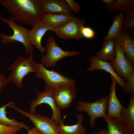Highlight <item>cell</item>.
I'll list each match as a JSON object with an SVG mask.
<instances>
[{"instance_id": "11", "label": "cell", "mask_w": 134, "mask_h": 134, "mask_svg": "<svg viewBox=\"0 0 134 134\" xmlns=\"http://www.w3.org/2000/svg\"><path fill=\"white\" fill-rule=\"evenodd\" d=\"M115 46L116 57L109 62L117 75L125 80L128 78L130 73L134 71V65L127 60L122 49L116 41Z\"/></svg>"}, {"instance_id": "16", "label": "cell", "mask_w": 134, "mask_h": 134, "mask_svg": "<svg viewBox=\"0 0 134 134\" xmlns=\"http://www.w3.org/2000/svg\"><path fill=\"white\" fill-rule=\"evenodd\" d=\"M91 65L87 70L88 71L92 72L95 70H104L110 73L115 79L119 86L124 89V80L120 78L111 66L109 61H103L99 60L96 56L89 57Z\"/></svg>"}, {"instance_id": "17", "label": "cell", "mask_w": 134, "mask_h": 134, "mask_svg": "<svg viewBox=\"0 0 134 134\" xmlns=\"http://www.w3.org/2000/svg\"><path fill=\"white\" fill-rule=\"evenodd\" d=\"M66 117L65 116L57 124V127L60 134H86V128L82 125L83 116L82 113L76 116L78 122L76 124L73 125L64 124V120Z\"/></svg>"}, {"instance_id": "20", "label": "cell", "mask_w": 134, "mask_h": 134, "mask_svg": "<svg viewBox=\"0 0 134 134\" xmlns=\"http://www.w3.org/2000/svg\"><path fill=\"white\" fill-rule=\"evenodd\" d=\"M122 121L130 130L134 132V95L131 94L129 103L127 107H124L121 113Z\"/></svg>"}, {"instance_id": "13", "label": "cell", "mask_w": 134, "mask_h": 134, "mask_svg": "<svg viewBox=\"0 0 134 134\" xmlns=\"http://www.w3.org/2000/svg\"><path fill=\"white\" fill-rule=\"evenodd\" d=\"M112 83L109 89L110 94L108 100L107 112V117L114 118L122 121L121 113L124 107L118 99L116 95L117 82L114 78L110 75Z\"/></svg>"}, {"instance_id": "14", "label": "cell", "mask_w": 134, "mask_h": 134, "mask_svg": "<svg viewBox=\"0 0 134 134\" xmlns=\"http://www.w3.org/2000/svg\"><path fill=\"white\" fill-rule=\"evenodd\" d=\"M115 40L123 51L127 60L134 64V40L128 32L123 28Z\"/></svg>"}, {"instance_id": "30", "label": "cell", "mask_w": 134, "mask_h": 134, "mask_svg": "<svg viewBox=\"0 0 134 134\" xmlns=\"http://www.w3.org/2000/svg\"><path fill=\"white\" fill-rule=\"evenodd\" d=\"M8 84L5 75L0 73V92Z\"/></svg>"}, {"instance_id": "21", "label": "cell", "mask_w": 134, "mask_h": 134, "mask_svg": "<svg viewBox=\"0 0 134 134\" xmlns=\"http://www.w3.org/2000/svg\"><path fill=\"white\" fill-rule=\"evenodd\" d=\"M103 119L107 123L106 134H134V132L128 129L122 121L107 117Z\"/></svg>"}, {"instance_id": "10", "label": "cell", "mask_w": 134, "mask_h": 134, "mask_svg": "<svg viewBox=\"0 0 134 134\" xmlns=\"http://www.w3.org/2000/svg\"><path fill=\"white\" fill-rule=\"evenodd\" d=\"M37 97L33 100L31 103L29 112L32 114L36 113L35 108L38 105L45 103L49 105L52 111L51 118L57 123L61 120L62 114L61 109L57 107L52 94V90L45 89L42 92L36 91Z\"/></svg>"}, {"instance_id": "29", "label": "cell", "mask_w": 134, "mask_h": 134, "mask_svg": "<svg viewBox=\"0 0 134 134\" xmlns=\"http://www.w3.org/2000/svg\"><path fill=\"white\" fill-rule=\"evenodd\" d=\"M71 11L74 13L78 14L80 11V7L73 0H65Z\"/></svg>"}, {"instance_id": "7", "label": "cell", "mask_w": 134, "mask_h": 134, "mask_svg": "<svg viewBox=\"0 0 134 134\" xmlns=\"http://www.w3.org/2000/svg\"><path fill=\"white\" fill-rule=\"evenodd\" d=\"M46 53L40 60L45 68L54 67L57 62L65 57L73 56L82 53L75 51H68L63 50L57 44L54 36L49 34L46 45Z\"/></svg>"}, {"instance_id": "19", "label": "cell", "mask_w": 134, "mask_h": 134, "mask_svg": "<svg viewBox=\"0 0 134 134\" xmlns=\"http://www.w3.org/2000/svg\"><path fill=\"white\" fill-rule=\"evenodd\" d=\"M115 39L104 41L101 49L96 53L97 58L103 61L110 62L116 56Z\"/></svg>"}, {"instance_id": "8", "label": "cell", "mask_w": 134, "mask_h": 134, "mask_svg": "<svg viewBox=\"0 0 134 134\" xmlns=\"http://www.w3.org/2000/svg\"><path fill=\"white\" fill-rule=\"evenodd\" d=\"M77 89L75 83L66 84L55 87L52 94L60 109L68 107L75 99Z\"/></svg>"}, {"instance_id": "6", "label": "cell", "mask_w": 134, "mask_h": 134, "mask_svg": "<svg viewBox=\"0 0 134 134\" xmlns=\"http://www.w3.org/2000/svg\"><path fill=\"white\" fill-rule=\"evenodd\" d=\"M8 106L29 119L40 134H60L57 127V124L51 118L23 110L17 107L13 102H11Z\"/></svg>"}, {"instance_id": "27", "label": "cell", "mask_w": 134, "mask_h": 134, "mask_svg": "<svg viewBox=\"0 0 134 134\" xmlns=\"http://www.w3.org/2000/svg\"><path fill=\"white\" fill-rule=\"evenodd\" d=\"M22 128L20 126H6L0 123V134H16Z\"/></svg>"}, {"instance_id": "26", "label": "cell", "mask_w": 134, "mask_h": 134, "mask_svg": "<svg viewBox=\"0 0 134 134\" xmlns=\"http://www.w3.org/2000/svg\"><path fill=\"white\" fill-rule=\"evenodd\" d=\"M123 28L130 31L134 29V10L129 12L126 15L123 22Z\"/></svg>"}, {"instance_id": "12", "label": "cell", "mask_w": 134, "mask_h": 134, "mask_svg": "<svg viewBox=\"0 0 134 134\" xmlns=\"http://www.w3.org/2000/svg\"><path fill=\"white\" fill-rule=\"evenodd\" d=\"M53 30V28L45 24L41 20L29 31L28 37L30 44L34 46L43 55L46 50V48L42 45V39L47 32Z\"/></svg>"}, {"instance_id": "3", "label": "cell", "mask_w": 134, "mask_h": 134, "mask_svg": "<svg viewBox=\"0 0 134 134\" xmlns=\"http://www.w3.org/2000/svg\"><path fill=\"white\" fill-rule=\"evenodd\" d=\"M0 20L7 24L13 31V34L11 36L6 35L0 32L1 42L4 44H7L17 41L22 43L25 47V51L26 54L32 52L34 47L30 44L28 37L29 30L26 27L20 25H18L15 22L12 16L8 19L4 18L0 16Z\"/></svg>"}, {"instance_id": "24", "label": "cell", "mask_w": 134, "mask_h": 134, "mask_svg": "<svg viewBox=\"0 0 134 134\" xmlns=\"http://www.w3.org/2000/svg\"><path fill=\"white\" fill-rule=\"evenodd\" d=\"M10 102L0 108V123L2 125L10 126H20L28 131L30 127L26 125L24 122H19L16 120L15 118L10 119L6 116L5 109L6 107L10 104Z\"/></svg>"}, {"instance_id": "1", "label": "cell", "mask_w": 134, "mask_h": 134, "mask_svg": "<svg viewBox=\"0 0 134 134\" xmlns=\"http://www.w3.org/2000/svg\"><path fill=\"white\" fill-rule=\"evenodd\" d=\"M0 4L15 21L32 26L41 20L45 13L40 0H0Z\"/></svg>"}, {"instance_id": "18", "label": "cell", "mask_w": 134, "mask_h": 134, "mask_svg": "<svg viewBox=\"0 0 134 134\" xmlns=\"http://www.w3.org/2000/svg\"><path fill=\"white\" fill-rule=\"evenodd\" d=\"M74 17L72 14L45 13L41 20L45 24L53 29L62 26Z\"/></svg>"}, {"instance_id": "31", "label": "cell", "mask_w": 134, "mask_h": 134, "mask_svg": "<svg viewBox=\"0 0 134 134\" xmlns=\"http://www.w3.org/2000/svg\"><path fill=\"white\" fill-rule=\"evenodd\" d=\"M100 1L103 2L105 7L107 8L112 5L115 3V0H100Z\"/></svg>"}, {"instance_id": "32", "label": "cell", "mask_w": 134, "mask_h": 134, "mask_svg": "<svg viewBox=\"0 0 134 134\" xmlns=\"http://www.w3.org/2000/svg\"><path fill=\"white\" fill-rule=\"evenodd\" d=\"M28 132V134H40L35 127H34L31 129H30Z\"/></svg>"}, {"instance_id": "28", "label": "cell", "mask_w": 134, "mask_h": 134, "mask_svg": "<svg viewBox=\"0 0 134 134\" xmlns=\"http://www.w3.org/2000/svg\"><path fill=\"white\" fill-rule=\"evenodd\" d=\"M81 32L83 38L88 39L94 38L96 35L95 32L89 27H83L81 29Z\"/></svg>"}, {"instance_id": "22", "label": "cell", "mask_w": 134, "mask_h": 134, "mask_svg": "<svg viewBox=\"0 0 134 134\" xmlns=\"http://www.w3.org/2000/svg\"><path fill=\"white\" fill-rule=\"evenodd\" d=\"M124 15L121 12L115 15L112 21L113 23L107 35L104 37V41L115 39L120 34L123 28Z\"/></svg>"}, {"instance_id": "5", "label": "cell", "mask_w": 134, "mask_h": 134, "mask_svg": "<svg viewBox=\"0 0 134 134\" xmlns=\"http://www.w3.org/2000/svg\"><path fill=\"white\" fill-rule=\"evenodd\" d=\"M35 77L45 82V89L52 90L56 86L63 85L75 83L73 79L67 77L53 69L48 70L41 63L35 62Z\"/></svg>"}, {"instance_id": "25", "label": "cell", "mask_w": 134, "mask_h": 134, "mask_svg": "<svg viewBox=\"0 0 134 134\" xmlns=\"http://www.w3.org/2000/svg\"><path fill=\"white\" fill-rule=\"evenodd\" d=\"M124 91L125 93L134 95V71L130 74L128 77L124 80Z\"/></svg>"}, {"instance_id": "4", "label": "cell", "mask_w": 134, "mask_h": 134, "mask_svg": "<svg viewBox=\"0 0 134 134\" xmlns=\"http://www.w3.org/2000/svg\"><path fill=\"white\" fill-rule=\"evenodd\" d=\"M109 95L100 98L95 102H88L80 100L77 102L76 109L80 112H85L90 117L89 125L91 128L96 125V119L107 117V112Z\"/></svg>"}, {"instance_id": "15", "label": "cell", "mask_w": 134, "mask_h": 134, "mask_svg": "<svg viewBox=\"0 0 134 134\" xmlns=\"http://www.w3.org/2000/svg\"><path fill=\"white\" fill-rule=\"evenodd\" d=\"M43 11L46 14H71L72 11L64 0H40Z\"/></svg>"}, {"instance_id": "23", "label": "cell", "mask_w": 134, "mask_h": 134, "mask_svg": "<svg viewBox=\"0 0 134 134\" xmlns=\"http://www.w3.org/2000/svg\"><path fill=\"white\" fill-rule=\"evenodd\" d=\"M107 9L110 12L119 11L126 15L134 10V0H116L114 4Z\"/></svg>"}, {"instance_id": "2", "label": "cell", "mask_w": 134, "mask_h": 134, "mask_svg": "<svg viewBox=\"0 0 134 134\" xmlns=\"http://www.w3.org/2000/svg\"><path fill=\"white\" fill-rule=\"evenodd\" d=\"M35 62L33 52L30 54L27 58L22 56L18 57L8 68V71L11 72L7 79L8 83H13L19 89L22 90L24 86L23 78L30 73H35Z\"/></svg>"}, {"instance_id": "33", "label": "cell", "mask_w": 134, "mask_h": 134, "mask_svg": "<svg viewBox=\"0 0 134 134\" xmlns=\"http://www.w3.org/2000/svg\"><path fill=\"white\" fill-rule=\"evenodd\" d=\"M107 132V128H104L102 129L99 131L94 132L93 134H106Z\"/></svg>"}, {"instance_id": "9", "label": "cell", "mask_w": 134, "mask_h": 134, "mask_svg": "<svg viewBox=\"0 0 134 134\" xmlns=\"http://www.w3.org/2000/svg\"><path fill=\"white\" fill-rule=\"evenodd\" d=\"M85 22L84 19L74 16L64 25L53 29V31L60 38L81 39L83 37L81 33V29L84 26Z\"/></svg>"}]
</instances>
